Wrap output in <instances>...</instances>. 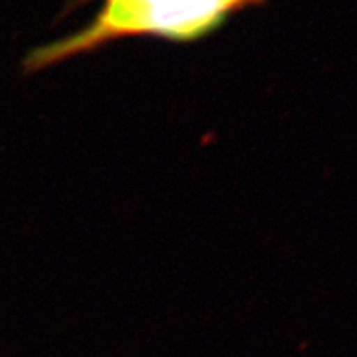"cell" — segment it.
Wrapping results in <instances>:
<instances>
[{
	"label": "cell",
	"instance_id": "obj_1",
	"mask_svg": "<svg viewBox=\"0 0 357 357\" xmlns=\"http://www.w3.org/2000/svg\"><path fill=\"white\" fill-rule=\"evenodd\" d=\"M79 3L89 0H78ZM95 17L78 32L26 53L24 75L38 73L86 55L118 40L154 37L167 42H197L215 32L235 13L266 0H95Z\"/></svg>",
	"mask_w": 357,
	"mask_h": 357
}]
</instances>
